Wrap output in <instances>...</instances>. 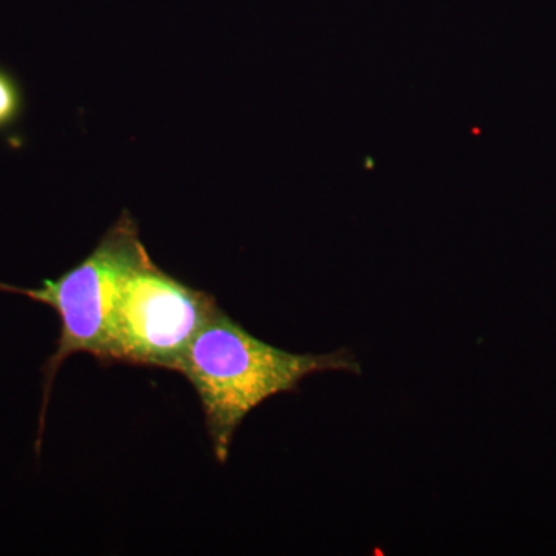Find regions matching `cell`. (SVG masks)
Returning a JSON list of instances; mask_svg holds the SVG:
<instances>
[{
  "label": "cell",
  "mask_w": 556,
  "mask_h": 556,
  "mask_svg": "<svg viewBox=\"0 0 556 556\" xmlns=\"http://www.w3.org/2000/svg\"><path fill=\"white\" fill-rule=\"evenodd\" d=\"M218 309L211 294L164 273L148 254L121 283L101 364L175 371Z\"/></svg>",
  "instance_id": "obj_3"
},
{
  "label": "cell",
  "mask_w": 556,
  "mask_h": 556,
  "mask_svg": "<svg viewBox=\"0 0 556 556\" xmlns=\"http://www.w3.org/2000/svg\"><path fill=\"white\" fill-rule=\"evenodd\" d=\"M24 112L25 93L21 80L11 70L0 65V134L16 127Z\"/></svg>",
  "instance_id": "obj_4"
},
{
  "label": "cell",
  "mask_w": 556,
  "mask_h": 556,
  "mask_svg": "<svg viewBox=\"0 0 556 556\" xmlns=\"http://www.w3.org/2000/svg\"><path fill=\"white\" fill-rule=\"evenodd\" d=\"M175 371L195 390L214 456L225 464L237 430L268 399L298 391L303 380L318 372L362 375V367L346 348L327 354H295L269 345L219 308L200 329Z\"/></svg>",
  "instance_id": "obj_1"
},
{
  "label": "cell",
  "mask_w": 556,
  "mask_h": 556,
  "mask_svg": "<svg viewBox=\"0 0 556 556\" xmlns=\"http://www.w3.org/2000/svg\"><path fill=\"white\" fill-rule=\"evenodd\" d=\"M148 254V249L139 240L137 222L126 211L104 233L97 248L60 277L53 280L46 278L38 288H22L0 281V292L24 295L40 305L50 306L61 321L56 350L42 367V405L35 444L36 455H40L42 447L47 409L58 372L65 361L75 354H91L102 362L110 318L121 283L129 270Z\"/></svg>",
  "instance_id": "obj_2"
}]
</instances>
